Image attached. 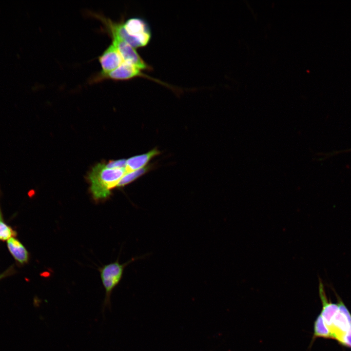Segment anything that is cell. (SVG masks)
Here are the masks:
<instances>
[{
	"label": "cell",
	"mask_w": 351,
	"mask_h": 351,
	"mask_svg": "<svg viewBox=\"0 0 351 351\" xmlns=\"http://www.w3.org/2000/svg\"><path fill=\"white\" fill-rule=\"evenodd\" d=\"M142 71L130 63L123 62L117 69L109 73L103 75L98 73L96 75L92 78L91 82H97L107 79L114 80H126L136 77H142L153 80L168 88H172L171 86L167 83L145 75Z\"/></svg>",
	"instance_id": "5b68a950"
},
{
	"label": "cell",
	"mask_w": 351,
	"mask_h": 351,
	"mask_svg": "<svg viewBox=\"0 0 351 351\" xmlns=\"http://www.w3.org/2000/svg\"><path fill=\"white\" fill-rule=\"evenodd\" d=\"M139 258L140 257L133 258L123 264H120L117 259L99 269L101 282L105 290L106 304L109 303L110 295L113 289L120 281L125 267Z\"/></svg>",
	"instance_id": "277c9868"
},
{
	"label": "cell",
	"mask_w": 351,
	"mask_h": 351,
	"mask_svg": "<svg viewBox=\"0 0 351 351\" xmlns=\"http://www.w3.org/2000/svg\"><path fill=\"white\" fill-rule=\"evenodd\" d=\"M153 167V164H150L149 165H148L141 169L126 173L119 180L117 187H123L125 185L130 183L147 173Z\"/></svg>",
	"instance_id": "30bf717a"
},
{
	"label": "cell",
	"mask_w": 351,
	"mask_h": 351,
	"mask_svg": "<svg viewBox=\"0 0 351 351\" xmlns=\"http://www.w3.org/2000/svg\"><path fill=\"white\" fill-rule=\"evenodd\" d=\"M16 235V232L9 226L2 221H0V240H8Z\"/></svg>",
	"instance_id": "8fae6325"
},
{
	"label": "cell",
	"mask_w": 351,
	"mask_h": 351,
	"mask_svg": "<svg viewBox=\"0 0 351 351\" xmlns=\"http://www.w3.org/2000/svg\"><path fill=\"white\" fill-rule=\"evenodd\" d=\"M101 71L99 74H106L119 66L123 59L117 48L112 43L105 49L98 58Z\"/></svg>",
	"instance_id": "52a82bcc"
},
{
	"label": "cell",
	"mask_w": 351,
	"mask_h": 351,
	"mask_svg": "<svg viewBox=\"0 0 351 351\" xmlns=\"http://www.w3.org/2000/svg\"><path fill=\"white\" fill-rule=\"evenodd\" d=\"M3 276V275H0V279Z\"/></svg>",
	"instance_id": "5bb4252c"
},
{
	"label": "cell",
	"mask_w": 351,
	"mask_h": 351,
	"mask_svg": "<svg viewBox=\"0 0 351 351\" xmlns=\"http://www.w3.org/2000/svg\"><path fill=\"white\" fill-rule=\"evenodd\" d=\"M160 154V151L155 148L146 153L132 156L126 160V173L141 169L147 165L154 157Z\"/></svg>",
	"instance_id": "ba28073f"
},
{
	"label": "cell",
	"mask_w": 351,
	"mask_h": 351,
	"mask_svg": "<svg viewBox=\"0 0 351 351\" xmlns=\"http://www.w3.org/2000/svg\"><path fill=\"white\" fill-rule=\"evenodd\" d=\"M8 249L13 257L21 264L26 263L28 253L23 245L17 239L12 237L7 240Z\"/></svg>",
	"instance_id": "9c48e42d"
},
{
	"label": "cell",
	"mask_w": 351,
	"mask_h": 351,
	"mask_svg": "<svg viewBox=\"0 0 351 351\" xmlns=\"http://www.w3.org/2000/svg\"><path fill=\"white\" fill-rule=\"evenodd\" d=\"M112 43L117 48L124 62L130 63L141 70H151L152 68L139 56L136 49L116 36L110 37Z\"/></svg>",
	"instance_id": "8992f818"
},
{
	"label": "cell",
	"mask_w": 351,
	"mask_h": 351,
	"mask_svg": "<svg viewBox=\"0 0 351 351\" xmlns=\"http://www.w3.org/2000/svg\"><path fill=\"white\" fill-rule=\"evenodd\" d=\"M126 160L124 159L110 161L106 166L111 169L125 168Z\"/></svg>",
	"instance_id": "7c38bea8"
},
{
	"label": "cell",
	"mask_w": 351,
	"mask_h": 351,
	"mask_svg": "<svg viewBox=\"0 0 351 351\" xmlns=\"http://www.w3.org/2000/svg\"><path fill=\"white\" fill-rule=\"evenodd\" d=\"M319 293L322 309L319 315L322 320L321 337L335 339L351 348V314L337 295L338 303L328 301L324 285L319 280Z\"/></svg>",
	"instance_id": "6da1fadb"
},
{
	"label": "cell",
	"mask_w": 351,
	"mask_h": 351,
	"mask_svg": "<svg viewBox=\"0 0 351 351\" xmlns=\"http://www.w3.org/2000/svg\"><path fill=\"white\" fill-rule=\"evenodd\" d=\"M125 174V168H109L104 163L95 166L88 175L94 199L98 201L107 198L111 195V190L117 186Z\"/></svg>",
	"instance_id": "7a4b0ae2"
},
{
	"label": "cell",
	"mask_w": 351,
	"mask_h": 351,
	"mask_svg": "<svg viewBox=\"0 0 351 351\" xmlns=\"http://www.w3.org/2000/svg\"><path fill=\"white\" fill-rule=\"evenodd\" d=\"M2 221L1 214L0 209V221Z\"/></svg>",
	"instance_id": "4fadbf2b"
},
{
	"label": "cell",
	"mask_w": 351,
	"mask_h": 351,
	"mask_svg": "<svg viewBox=\"0 0 351 351\" xmlns=\"http://www.w3.org/2000/svg\"><path fill=\"white\" fill-rule=\"evenodd\" d=\"M124 31L122 39L136 48L147 45L151 39V32L147 23L139 18H132L123 21Z\"/></svg>",
	"instance_id": "3957f363"
}]
</instances>
